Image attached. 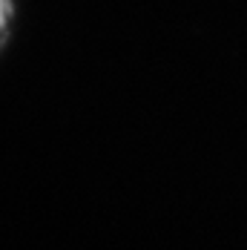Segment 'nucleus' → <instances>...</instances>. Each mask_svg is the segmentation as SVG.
Wrapping results in <instances>:
<instances>
[{
  "label": "nucleus",
  "mask_w": 247,
  "mask_h": 250,
  "mask_svg": "<svg viewBox=\"0 0 247 250\" xmlns=\"http://www.w3.org/2000/svg\"><path fill=\"white\" fill-rule=\"evenodd\" d=\"M9 21H12V0H0V43L9 32Z\"/></svg>",
  "instance_id": "f257e3e1"
}]
</instances>
